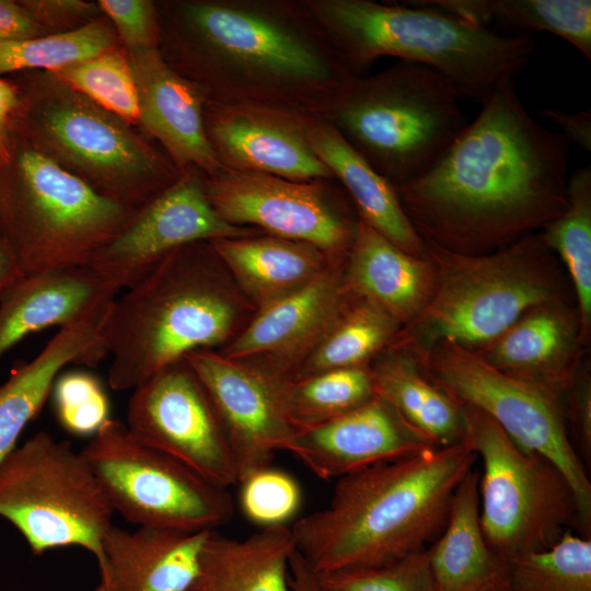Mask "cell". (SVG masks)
<instances>
[{
  "instance_id": "47",
  "label": "cell",
  "mask_w": 591,
  "mask_h": 591,
  "mask_svg": "<svg viewBox=\"0 0 591 591\" xmlns=\"http://www.w3.org/2000/svg\"><path fill=\"white\" fill-rule=\"evenodd\" d=\"M20 104L18 85L0 77V152L5 149L9 129Z\"/></svg>"
},
{
  "instance_id": "46",
  "label": "cell",
  "mask_w": 591,
  "mask_h": 591,
  "mask_svg": "<svg viewBox=\"0 0 591 591\" xmlns=\"http://www.w3.org/2000/svg\"><path fill=\"white\" fill-rule=\"evenodd\" d=\"M572 420L584 457L591 456V387L584 378L575 383L571 397Z\"/></svg>"
},
{
  "instance_id": "10",
  "label": "cell",
  "mask_w": 591,
  "mask_h": 591,
  "mask_svg": "<svg viewBox=\"0 0 591 591\" xmlns=\"http://www.w3.org/2000/svg\"><path fill=\"white\" fill-rule=\"evenodd\" d=\"M114 513L99 479L67 440L39 431L0 462V517L34 555L80 546L100 566Z\"/></svg>"
},
{
  "instance_id": "16",
  "label": "cell",
  "mask_w": 591,
  "mask_h": 591,
  "mask_svg": "<svg viewBox=\"0 0 591 591\" xmlns=\"http://www.w3.org/2000/svg\"><path fill=\"white\" fill-rule=\"evenodd\" d=\"M206 175L196 169L139 208L85 267L121 289L150 274L174 251L197 242L253 236L256 229L224 221L209 202Z\"/></svg>"
},
{
  "instance_id": "23",
  "label": "cell",
  "mask_w": 591,
  "mask_h": 591,
  "mask_svg": "<svg viewBox=\"0 0 591 591\" xmlns=\"http://www.w3.org/2000/svg\"><path fill=\"white\" fill-rule=\"evenodd\" d=\"M209 533L113 524L102 541L100 582L91 591H188Z\"/></svg>"
},
{
  "instance_id": "18",
  "label": "cell",
  "mask_w": 591,
  "mask_h": 591,
  "mask_svg": "<svg viewBox=\"0 0 591 591\" xmlns=\"http://www.w3.org/2000/svg\"><path fill=\"white\" fill-rule=\"evenodd\" d=\"M303 112L205 102L208 140L224 169L293 181L334 178L310 147Z\"/></svg>"
},
{
  "instance_id": "24",
  "label": "cell",
  "mask_w": 591,
  "mask_h": 591,
  "mask_svg": "<svg viewBox=\"0 0 591 591\" xmlns=\"http://www.w3.org/2000/svg\"><path fill=\"white\" fill-rule=\"evenodd\" d=\"M303 131L312 150L355 204L359 218L406 253L424 258L426 242L407 217L395 186L326 120L304 113Z\"/></svg>"
},
{
  "instance_id": "17",
  "label": "cell",
  "mask_w": 591,
  "mask_h": 591,
  "mask_svg": "<svg viewBox=\"0 0 591 591\" xmlns=\"http://www.w3.org/2000/svg\"><path fill=\"white\" fill-rule=\"evenodd\" d=\"M209 395L227 436L239 483L270 466L293 433L277 394V378L266 370L195 350L185 358Z\"/></svg>"
},
{
  "instance_id": "11",
  "label": "cell",
  "mask_w": 591,
  "mask_h": 591,
  "mask_svg": "<svg viewBox=\"0 0 591 591\" xmlns=\"http://www.w3.org/2000/svg\"><path fill=\"white\" fill-rule=\"evenodd\" d=\"M463 407L465 438L483 461L479 521L490 549L510 563L551 547L571 526L580 532L576 496L563 472L519 448L483 412Z\"/></svg>"
},
{
  "instance_id": "7",
  "label": "cell",
  "mask_w": 591,
  "mask_h": 591,
  "mask_svg": "<svg viewBox=\"0 0 591 591\" xmlns=\"http://www.w3.org/2000/svg\"><path fill=\"white\" fill-rule=\"evenodd\" d=\"M137 210L9 131L0 157V232L24 275L85 267Z\"/></svg>"
},
{
  "instance_id": "22",
  "label": "cell",
  "mask_w": 591,
  "mask_h": 591,
  "mask_svg": "<svg viewBox=\"0 0 591 591\" xmlns=\"http://www.w3.org/2000/svg\"><path fill=\"white\" fill-rule=\"evenodd\" d=\"M344 285L329 269L298 290L260 308L224 357L270 356L273 374L287 378V363L317 345L344 312Z\"/></svg>"
},
{
  "instance_id": "37",
  "label": "cell",
  "mask_w": 591,
  "mask_h": 591,
  "mask_svg": "<svg viewBox=\"0 0 591 591\" xmlns=\"http://www.w3.org/2000/svg\"><path fill=\"white\" fill-rule=\"evenodd\" d=\"M511 591H591V540L566 530L551 547L509 563Z\"/></svg>"
},
{
  "instance_id": "49",
  "label": "cell",
  "mask_w": 591,
  "mask_h": 591,
  "mask_svg": "<svg viewBox=\"0 0 591 591\" xmlns=\"http://www.w3.org/2000/svg\"><path fill=\"white\" fill-rule=\"evenodd\" d=\"M23 275L12 247L0 232V294Z\"/></svg>"
},
{
  "instance_id": "33",
  "label": "cell",
  "mask_w": 591,
  "mask_h": 591,
  "mask_svg": "<svg viewBox=\"0 0 591 591\" xmlns=\"http://www.w3.org/2000/svg\"><path fill=\"white\" fill-rule=\"evenodd\" d=\"M566 210L545 225V245L556 251L570 275L577 296L582 332L591 322V167L571 173Z\"/></svg>"
},
{
  "instance_id": "13",
  "label": "cell",
  "mask_w": 591,
  "mask_h": 591,
  "mask_svg": "<svg viewBox=\"0 0 591 591\" xmlns=\"http://www.w3.org/2000/svg\"><path fill=\"white\" fill-rule=\"evenodd\" d=\"M80 453L114 512L132 524L211 532L233 518L228 488L139 442L119 420L107 419Z\"/></svg>"
},
{
  "instance_id": "39",
  "label": "cell",
  "mask_w": 591,
  "mask_h": 591,
  "mask_svg": "<svg viewBox=\"0 0 591 591\" xmlns=\"http://www.w3.org/2000/svg\"><path fill=\"white\" fill-rule=\"evenodd\" d=\"M316 576L325 591H436L428 547L382 566Z\"/></svg>"
},
{
  "instance_id": "28",
  "label": "cell",
  "mask_w": 591,
  "mask_h": 591,
  "mask_svg": "<svg viewBox=\"0 0 591 591\" xmlns=\"http://www.w3.org/2000/svg\"><path fill=\"white\" fill-rule=\"evenodd\" d=\"M296 551L291 528H262L233 538L212 531L188 591H290L289 561Z\"/></svg>"
},
{
  "instance_id": "40",
  "label": "cell",
  "mask_w": 591,
  "mask_h": 591,
  "mask_svg": "<svg viewBox=\"0 0 591 591\" xmlns=\"http://www.w3.org/2000/svg\"><path fill=\"white\" fill-rule=\"evenodd\" d=\"M51 391L58 419L73 434L94 436L109 419L108 397L99 380L88 372L58 376Z\"/></svg>"
},
{
  "instance_id": "36",
  "label": "cell",
  "mask_w": 591,
  "mask_h": 591,
  "mask_svg": "<svg viewBox=\"0 0 591 591\" xmlns=\"http://www.w3.org/2000/svg\"><path fill=\"white\" fill-rule=\"evenodd\" d=\"M484 26L525 33L548 32L591 60L590 0H480Z\"/></svg>"
},
{
  "instance_id": "25",
  "label": "cell",
  "mask_w": 591,
  "mask_h": 591,
  "mask_svg": "<svg viewBox=\"0 0 591 591\" xmlns=\"http://www.w3.org/2000/svg\"><path fill=\"white\" fill-rule=\"evenodd\" d=\"M425 258L410 255L359 218L349 248L346 286L397 322L426 308L436 279Z\"/></svg>"
},
{
  "instance_id": "21",
  "label": "cell",
  "mask_w": 591,
  "mask_h": 591,
  "mask_svg": "<svg viewBox=\"0 0 591 591\" xmlns=\"http://www.w3.org/2000/svg\"><path fill=\"white\" fill-rule=\"evenodd\" d=\"M120 291L89 267L23 275L0 294V359L28 334L50 326H97Z\"/></svg>"
},
{
  "instance_id": "15",
  "label": "cell",
  "mask_w": 591,
  "mask_h": 591,
  "mask_svg": "<svg viewBox=\"0 0 591 591\" xmlns=\"http://www.w3.org/2000/svg\"><path fill=\"white\" fill-rule=\"evenodd\" d=\"M126 427L139 442L223 488L237 484L227 436L212 402L185 359L134 389Z\"/></svg>"
},
{
  "instance_id": "31",
  "label": "cell",
  "mask_w": 591,
  "mask_h": 591,
  "mask_svg": "<svg viewBox=\"0 0 591 591\" xmlns=\"http://www.w3.org/2000/svg\"><path fill=\"white\" fill-rule=\"evenodd\" d=\"M370 371L375 395L434 447L444 448L465 439L463 405L421 373L413 360L390 355Z\"/></svg>"
},
{
  "instance_id": "43",
  "label": "cell",
  "mask_w": 591,
  "mask_h": 591,
  "mask_svg": "<svg viewBox=\"0 0 591 591\" xmlns=\"http://www.w3.org/2000/svg\"><path fill=\"white\" fill-rule=\"evenodd\" d=\"M20 3L46 32L47 25L66 27V31L77 28V22L90 23L96 12L94 3L82 0H22Z\"/></svg>"
},
{
  "instance_id": "48",
  "label": "cell",
  "mask_w": 591,
  "mask_h": 591,
  "mask_svg": "<svg viewBox=\"0 0 591 591\" xmlns=\"http://www.w3.org/2000/svg\"><path fill=\"white\" fill-rule=\"evenodd\" d=\"M290 591H325L316 573L296 549L289 561Z\"/></svg>"
},
{
  "instance_id": "38",
  "label": "cell",
  "mask_w": 591,
  "mask_h": 591,
  "mask_svg": "<svg viewBox=\"0 0 591 591\" xmlns=\"http://www.w3.org/2000/svg\"><path fill=\"white\" fill-rule=\"evenodd\" d=\"M50 74L125 121L138 123V92L127 51L114 48Z\"/></svg>"
},
{
  "instance_id": "44",
  "label": "cell",
  "mask_w": 591,
  "mask_h": 591,
  "mask_svg": "<svg viewBox=\"0 0 591 591\" xmlns=\"http://www.w3.org/2000/svg\"><path fill=\"white\" fill-rule=\"evenodd\" d=\"M47 32L20 1L0 0V43L45 35Z\"/></svg>"
},
{
  "instance_id": "29",
  "label": "cell",
  "mask_w": 591,
  "mask_h": 591,
  "mask_svg": "<svg viewBox=\"0 0 591 591\" xmlns=\"http://www.w3.org/2000/svg\"><path fill=\"white\" fill-rule=\"evenodd\" d=\"M209 243L220 263L260 308L313 280L332 259L314 245L273 235Z\"/></svg>"
},
{
  "instance_id": "3",
  "label": "cell",
  "mask_w": 591,
  "mask_h": 591,
  "mask_svg": "<svg viewBox=\"0 0 591 591\" xmlns=\"http://www.w3.org/2000/svg\"><path fill=\"white\" fill-rule=\"evenodd\" d=\"M476 459L465 438L337 479L329 502L291 526L296 549L323 573L382 566L427 548Z\"/></svg>"
},
{
  "instance_id": "19",
  "label": "cell",
  "mask_w": 591,
  "mask_h": 591,
  "mask_svg": "<svg viewBox=\"0 0 591 591\" xmlns=\"http://www.w3.org/2000/svg\"><path fill=\"white\" fill-rule=\"evenodd\" d=\"M433 449L439 448L378 395L322 425L294 431L282 447L322 479H339Z\"/></svg>"
},
{
  "instance_id": "35",
  "label": "cell",
  "mask_w": 591,
  "mask_h": 591,
  "mask_svg": "<svg viewBox=\"0 0 591 591\" xmlns=\"http://www.w3.org/2000/svg\"><path fill=\"white\" fill-rule=\"evenodd\" d=\"M114 48L116 34L100 19L70 31L0 43V77L30 69L53 73Z\"/></svg>"
},
{
  "instance_id": "6",
  "label": "cell",
  "mask_w": 591,
  "mask_h": 591,
  "mask_svg": "<svg viewBox=\"0 0 591 591\" xmlns=\"http://www.w3.org/2000/svg\"><path fill=\"white\" fill-rule=\"evenodd\" d=\"M460 100L438 71L398 60L345 81L311 114L398 187L429 169L466 126Z\"/></svg>"
},
{
  "instance_id": "32",
  "label": "cell",
  "mask_w": 591,
  "mask_h": 591,
  "mask_svg": "<svg viewBox=\"0 0 591 591\" xmlns=\"http://www.w3.org/2000/svg\"><path fill=\"white\" fill-rule=\"evenodd\" d=\"M277 394L293 432L322 425L375 396L371 371L364 366L279 379Z\"/></svg>"
},
{
  "instance_id": "27",
  "label": "cell",
  "mask_w": 591,
  "mask_h": 591,
  "mask_svg": "<svg viewBox=\"0 0 591 591\" xmlns=\"http://www.w3.org/2000/svg\"><path fill=\"white\" fill-rule=\"evenodd\" d=\"M479 473L459 485L445 526L428 547L436 591H491L509 587V563L485 541L479 521Z\"/></svg>"
},
{
  "instance_id": "5",
  "label": "cell",
  "mask_w": 591,
  "mask_h": 591,
  "mask_svg": "<svg viewBox=\"0 0 591 591\" xmlns=\"http://www.w3.org/2000/svg\"><path fill=\"white\" fill-rule=\"evenodd\" d=\"M209 242L183 246L115 298L96 326L112 363L108 384L134 390L195 350L223 343L235 311Z\"/></svg>"
},
{
  "instance_id": "14",
  "label": "cell",
  "mask_w": 591,
  "mask_h": 591,
  "mask_svg": "<svg viewBox=\"0 0 591 591\" xmlns=\"http://www.w3.org/2000/svg\"><path fill=\"white\" fill-rule=\"evenodd\" d=\"M331 179L293 181L224 169L206 177V195L217 213L236 227L316 246L329 257L349 252L359 218Z\"/></svg>"
},
{
  "instance_id": "42",
  "label": "cell",
  "mask_w": 591,
  "mask_h": 591,
  "mask_svg": "<svg viewBox=\"0 0 591 591\" xmlns=\"http://www.w3.org/2000/svg\"><path fill=\"white\" fill-rule=\"evenodd\" d=\"M99 9L106 14L127 49L159 47L158 7L148 0H100Z\"/></svg>"
},
{
  "instance_id": "45",
  "label": "cell",
  "mask_w": 591,
  "mask_h": 591,
  "mask_svg": "<svg viewBox=\"0 0 591 591\" xmlns=\"http://www.w3.org/2000/svg\"><path fill=\"white\" fill-rule=\"evenodd\" d=\"M540 114L555 123L561 135L569 143H573L583 151L591 152V109L575 113L554 108H540Z\"/></svg>"
},
{
  "instance_id": "4",
  "label": "cell",
  "mask_w": 591,
  "mask_h": 591,
  "mask_svg": "<svg viewBox=\"0 0 591 591\" xmlns=\"http://www.w3.org/2000/svg\"><path fill=\"white\" fill-rule=\"evenodd\" d=\"M304 2L354 77L367 74L382 57H395L438 71L461 99L480 105L535 50L530 36L500 35L410 1Z\"/></svg>"
},
{
  "instance_id": "9",
  "label": "cell",
  "mask_w": 591,
  "mask_h": 591,
  "mask_svg": "<svg viewBox=\"0 0 591 591\" xmlns=\"http://www.w3.org/2000/svg\"><path fill=\"white\" fill-rule=\"evenodd\" d=\"M426 250L441 269L418 317L436 340L474 351L552 301V280L543 269L549 248L542 234L493 254L456 253L430 242Z\"/></svg>"
},
{
  "instance_id": "34",
  "label": "cell",
  "mask_w": 591,
  "mask_h": 591,
  "mask_svg": "<svg viewBox=\"0 0 591 591\" xmlns=\"http://www.w3.org/2000/svg\"><path fill=\"white\" fill-rule=\"evenodd\" d=\"M397 324L391 315L363 301L341 314L313 348L303 368L292 378L332 369L363 367L390 340Z\"/></svg>"
},
{
  "instance_id": "41",
  "label": "cell",
  "mask_w": 591,
  "mask_h": 591,
  "mask_svg": "<svg viewBox=\"0 0 591 591\" xmlns=\"http://www.w3.org/2000/svg\"><path fill=\"white\" fill-rule=\"evenodd\" d=\"M240 503L245 517L262 528L286 525L301 505V490L288 473L270 466L240 483Z\"/></svg>"
},
{
  "instance_id": "20",
  "label": "cell",
  "mask_w": 591,
  "mask_h": 591,
  "mask_svg": "<svg viewBox=\"0 0 591 591\" xmlns=\"http://www.w3.org/2000/svg\"><path fill=\"white\" fill-rule=\"evenodd\" d=\"M138 92L140 123L181 171L196 169L207 177L223 170L206 134L205 97L177 72L159 47L127 49Z\"/></svg>"
},
{
  "instance_id": "12",
  "label": "cell",
  "mask_w": 591,
  "mask_h": 591,
  "mask_svg": "<svg viewBox=\"0 0 591 591\" xmlns=\"http://www.w3.org/2000/svg\"><path fill=\"white\" fill-rule=\"evenodd\" d=\"M426 376L463 406L489 416L522 450L553 462L577 500L582 536L590 537L591 483L566 427L560 393L505 373L476 352L436 340L424 354Z\"/></svg>"
},
{
  "instance_id": "30",
  "label": "cell",
  "mask_w": 591,
  "mask_h": 591,
  "mask_svg": "<svg viewBox=\"0 0 591 591\" xmlns=\"http://www.w3.org/2000/svg\"><path fill=\"white\" fill-rule=\"evenodd\" d=\"M572 333L569 318L551 301L526 313L480 357L505 373L561 393L569 384Z\"/></svg>"
},
{
  "instance_id": "51",
  "label": "cell",
  "mask_w": 591,
  "mask_h": 591,
  "mask_svg": "<svg viewBox=\"0 0 591 591\" xmlns=\"http://www.w3.org/2000/svg\"><path fill=\"white\" fill-rule=\"evenodd\" d=\"M0 157H1V152H0Z\"/></svg>"
},
{
  "instance_id": "50",
  "label": "cell",
  "mask_w": 591,
  "mask_h": 591,
  "mask_svg": "<svg viewBox=\"0 0 591 591\" xmlns=\"http://www.w3.org/2000/svg\"><path fill=\"white\" fill-rule=\"evenodd\" d=\"M491 591H511L510 587H507V588H500V589H496V590H491Z\"/></svg>"
},
{
  "instance_id": "2",
  "label": "cell",
  "mask_w": 591,
  "mask_h": 591,
  "mask_svg": "<svg viewBox=\"0 0 591 591\" xmlns=\"http://www.w3.org/2000/svg\"><path fill=\"white\" fill-rule=\"evenodd\" d=\"M163 58L206 102L313 113L347 69L304 0H186L158 10Z\"/></svg>"
},
{
  "instance_id": "8",
  "label": "cell",
  "mask_w": 591,
  "mask_h": 591,
  "mask_svg": "<svg viewBox=\"0 0 591 591\" xmlns=\"http://www.w3.org/2000/svg\"><path fill=\"white\" fill-rule=\"evenodd\" d=\"M49 83L38 79L16 84L20 104L10 131L131 209L141 208L179 177L173 162L129 123L54 77Z\"/></svg>"
},
{
  "instance_id": "1",
  "label": "cell",
  "mask_w": 591,
  "mask_h": 591,
  "mask_svg": "<svg viewBox=\"0 0 591 591\" xmlns=\"http://www.w3.org/2000/svg\"><path fill=\"white\" fill-rule=\"evenodd\" d=\"M569 147L531 117L509 78L429 169L395 188L422 239L473 254L566 210Z\"/></svg>"
},
{
  "instance_id": "26",
  "label": "cell",
  "mask_w": 591,
  "mask_h": 591,
  "mask_svg": "<svg viewBox=\"0 0 591 591\" xmlns=\"http://www.w3.org/2000/svg\"><path fill=\"white\" fill-rule=\"evenodd\" d=\"M106 356L96 326L73 324L61 327L35 358L12 371L0 385V462L43 408L59 372L68 364L96 367Z\"/></svg>"
}]
</instances>
